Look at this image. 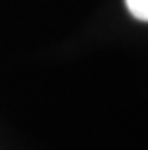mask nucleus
I'll return each mask as SVG.
<instances>
[{
	"mask_svg": "<svg viewBox=\"0 0 148 150\" xmlns=\"http://www.w3.org/2000/svg\"><path fill=\"white\" fill-rule=\"evenodd\" d=\"M127 8L137 19L148 21V0H127Z\"/></svg>",
	"mask_w": 148,
	"mask_h": 150,
	"instance_id": "f257e3e1",
	"label": "nucleus"
}]
</instances>
